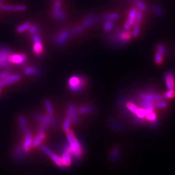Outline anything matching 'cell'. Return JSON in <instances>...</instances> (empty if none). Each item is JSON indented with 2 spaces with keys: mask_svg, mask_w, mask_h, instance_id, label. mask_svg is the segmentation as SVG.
<instances>
[{
  "mask_svg": "<svg viewBox=\"0 0 175 175\" xmlns=\"http://www.w3.org/2000/svg\"><path fill=\"white\" fill-rule=\"evenodd\" d=\"M66 134L67 143L68 145L69 149H70L73 158L75 160H80L83 155V147L81 143V142L76 138L74 132L70 129L65 131Z\"/></svg>",
  "mask_w": 175,
  "mask_h": 175,
  "instance_id": "6da1fadb",
  "label": "cell"
},
{
  "mask_svg": "<svg viewBox=\"0 0 175 175\" xmlns=\"http://www.w3.org/2000/svg\"><path fill=\"white\" fill-rule=\"evenodd\" d=\"M86 85V79L81 76H72L68 81L69 88L75 92H82L85 90Z\"/></svg>",
  "mask_w": 175,
  "mask_h": 175,
  "instance_id": "7a4b0ae2",
  "label": "cell"
},
{
  "mask_svg": "<svg viewBox=\"0 0 175 175\" xmlns=\"http://www.w3.org/2000/svg\"><path fill=\"white\" fill-rule=\"evenodd\" d=\"M131 37H132V34H130L129 32L118 29L115 33L112 35V39L115 42H118L120 44L124 45L130 40Z\"/></svg>",
  "mask_w": 175,
  "mask_h": 175,
  "instance_id": "3957f363",
  "label": "cell"
},
{
  "mask_svg": "<svg viewBox=\"0 0 175 175\" xmlns=\"http://www.w3.org/2000/svg\"><path fill=\"white\" fill-rule=\"evenodd\" d=\"M12 53L11 50L7 47H0V70L8 68L11 64L9 61V57Z\"/></svg>",
  "mask_w": 175,
  "mask_h": 175,
  "instance_id": "277c9868",
  "label": "cell"
},
{
  "mask_svg": "<svg viewBox=\"0 0 175 175\" xmlns=\"http://www.w3.org/2000/svg\"><path fill=\"white\" fill-rule=\"evenodd\" d=\"M40 149L42 151L48 156L51 159V160L58 167H59L60 169L64 168L60 156L56 154L55 153H54L51 149H49L48 147H47L45 145H41Z\"/></svg>",
  "mask_w": 175,
  "mask_h": 175,
  "instance_id": "5b68a950",
  "label": "cell"
},
{
  "mask_svg": "<svg viewBox=\"0 0 175 175\" xmlns=\"http://www.w3.org/2000/svg\"><path fill=\"white\" fill-rule=\"evenodd\" d=\"M60 158L64 167H68L71 165L73 156L67 143H64L62 146V152Z\"/></svg>",
  "mask_w": 175,
  "mask_h": 175,
  "instance_id": "8992f818",
  "label": "cell"
},
{
  "mask_svg": "<svg viewBox=\"0 0 175 175\" xmlns=\"http://www.w3.org/2000/svg\"><path fill=\"white\" fill-rule=\"evenodd\" d=\"M27 60V56L24 53H12L9 57L10 64L24 65Z\"/></svg>",
  "mask_w": 175,
  "mask_h": 175,
  "instance_id": "52a82bcc",
  "label": "cell"
},
{
  "mask_svg": "<svg viewBox=\"0 0 175 175\" xmlns=\"http://www.w3.org/2000/svg\"><path fill=\"white\" fill-rule=\"evenodd\" d=\"M140 97L141 100L149 101H160L163 99V97L162 95L153 92L141 93L140 94Z\"/></svg>",
  "mask_w": 175,
  "mask_h": 175,
  "instance_id": "ba28073f",
  "label": "cell"
},
{
  "mask_svg": "<svg viewBox=\"0 0 175 175\" xmlns=\"http://www.w3.org/2000/svg\"><path fill=\"white\" fill-rule=\"evenodd\" d=\"M78 111L74 104H70L67 109V116L71 119V123L76 125L79 121Z\"/></svg>",
  "mask_w": 175,
  "mask_h": 175,
  "instance_id": "9c48e42d",
  "label": "cell"
},
{
  "mask_svg": "<svg viewBox=\"0 0 175 175\" xmlns=\"http://www.w3.org/2000/svg\"><path fill=\"white\" fill-rule=\"evenodd\" d=\"M70 32L68 30H63L56 36L55 38V43L58 46H62L64 45V43L68 41V40L70 38Z\"/></svg>",
  "mask_w": 175,
  "mask_h": 175,
  "instance_id": "30bf717a",
  "label": "cell"
},
{
  "mask_svg": "<svg viewBox=\"0 0 175 175\" xmlns=\"http://www.w3.org/2000/svg\"><path fill=\"white\" fill-rule=\"evenodd\" d=\"M35 118L36 120L40 121L41 123H43L47 126L49 125H52L54 123V119L53 118V115H43L40 114H35Z\"/></svg>",
  "mask_w": 175,
  "mask_h": 175,
  "instance_id": "8fae6325",
  "label": "cell"
},
{
  "mask_svg": "<svg viewBox=\"0 0 175 175\" xmlns=\"http://www.w3.org/2000/svg\"><path fill=\"white\" fill-rule=\"evenodd\" d=\"M32 141H33V136L31 132H28L25 134L24 140L21 145H22V147L25 152H27L32 147Z\"/></svg>",
  "mask_w": 175,
  "mask_h": 175,
  "instance_id": "7c38bea8",
  "label": "cell"
},
{
  "mask_svg": "<svg viewBox=\"0 0 175 175\" xmlns=\"http://www.w3.org/2000/svg\"><path fill=\"white\" fill-rule=\"evenodd\" d=\"M0 9L6 11H24L27 7L24 5H2Z\"/></svg>",
  "mask_w": 175,
  "mask_h": 175,
  "instance_id": "4fadbf2b",
  "label": "cell"
},
{
  "mask_svg": "<svg viewBox=\"0 0 175 175\" xmlns=\"http://www.w3.org/2000/svg\"><path fill=\"white\" fill-rule=\"evenodd\" d=\"M165 82L168 90H174V76L173 73L169 72L164 76Z\"/></svg>",
  "mask_w": 175,
  "mask_h": 175,
  "instance_id": "5bb4252c",
  "label": "cell"
},
{
  "mask_svg": "<svg viewBox=\"0 0 175 175\" xmlns=\"http://www.w3.org/2000/svg\"><path fill=\"white\" fill-rule=\"evenodd\" d=\"M51 15L52 16L55 18L57 20H65V17H66V14H65V12L62 9L58 10H51Z\"/></svg>",
  "mask_w": 175,
  "mask_h": 175,
  "instance_id": "9a60e30c",
  "label": "cell"
},
{
  "mask_svg": "<svg viewBox=\"0 0 175 175\" xmlns=\"http://www.w3.org/2000/svg\"><path fill=\"white\" fill-rule=\"evenodd\" d=\"M97 18L96 16L93 15H90L88 16L87 18H85V20L83 21L82 25L84 27H89L90 26H92L96 22Z\"/></svg>",
  "mask_w": 175,
  "mask_h": 175,
  "instance_id": "2e32d148",
  "label": "cell"
},
{
  "mask_svg": "<svg viewBox=\"0 0 175 175\" xmlns=\"http://www.w3.org/2000/svg\"><path fill=\"white\" fill-rule=\"evenodd\" d=\"M18 122H19L21 131H22V132L24 134L29 132L27 121L24 116H20L19 118H18Z\"/></svg>",
  "mask_w": 175,
  "mask_h": 175,
  "instance_id": "e0dca14e",
  "label": "cell"
},
{
  "mask_svg": "<svg viewBox=\"0 0 175 175\" xmlns=\"http://www.w3.org/2000/svg\"><path fill=\"white\" fill-rule=\"evenodd\" d=\"M94 107L92 105L88 104L85 106H82L81 108H79L78 112L81 114H92L93 112H94Z\"/></svg>",
  "mask_w": 175,
  "mask_h": 175,
  "instance_id": "ac0fdd59",
  "label": "cell"
},
{
  "mask_svg": "<svg viewBox=\"0 0 175 175\" xmlns=\"http://www.w3.org/2000/svg\"><path fill=\"white\" fill-rule=\"evenodd\" d=\"M46 137V134L44 132H40L37 136H36L35 139H33V141H32V147H37L38 146L40 145L42 143V141L44 140V138Z\"/></svg>",
  "mask_w": 175,
  "mask_h": 175,
  "instance_id": "d6986e66",
  "label": "cell"
},
{
  "mask_svg": "<svg viewBox=\"0 0 175 175\" xmlns=\"http://www.w3.org/2000/svg\"><path fill=\"white\" fill-rule=\"evenodd\" d=\"M21 79V77L20 75H10L8 78H7L5 81L4 83L5 85H10L11 84L17 82L18 81H20Z\"/></svg>",
  "mask_w": 175,
  "mask_h": 175,
  "instance_id": "ffe728a7",
  "label": "cell"
},
{
  "mask_svg": "<svg viewBox=\"0 0 175 175\" xmlns=\"http://www.w3.org/2000/svg\"><path fill=\"white\" fill-rule=\"evenodd\" d=\"M32 50H33L34 53L37 56H40L43 53V44L42 42H36L34 43L33 47H32Z\"/></svg>",
  "mask_w": 175,
  "mask_h": 175,
  "instance_id": "44dd1931",
  "label": "cell"
},
{
  "mask_svg": "<svg viewBox=\"0 0 175 175\" xmlns=\"http://www.w3.org/2000/svg\"><path fill=\"white\" fill-rule=\"evenodd\" d=\"M24 73L27 75L34 76L39 75L40 70L38 68L36 67H27L24 70Z\"/></svg>",
  "mask_w": 175,
  "mask_h": 175,
  "instance_id": "7402d4cb",
  "label": "cell"
},
{
  "mask_svg": "<svg viewBox=\"0 0 175 175\" xmlns=\"http://www.w3.org/2000/svg\"><path fill=\"white\" fill-rule=\"evenodd\" d=\"M120 156V150L118 147H114L112 149L111 154H110V159L113 162H116L118 160Z\"/></svg>",
  "mask_w": 175,
  "mask_h": 175,
  "instance_id": "603a6c76",
  "label": "cell"
},
{
  "mask_svg": "<svg viewBox=\"0 0 175 175\" xmlns=\"http://www.w3.org/2000/svg\"><path fill=\"white\" fill-rule=\"evenodd\" d=\"M119 18V15L117 13H110L107 14H104L102 16V20L103 21H113L117 20Z\"/></svg>",
  "mask_w": 175,
  "mask_h": 175,
  "instance_id": "cb8c5ba5",
  "label": "cell"
},
{
  "mask_svg": "<svg viewBox=\"0 0 175 175\" xmlns=\"http://www.w3.org/2000/svg\"><path fill=\"white\" fill-rule=\"evenodd\" d=\"M132 1L134 4L136 5L137 8L139 9L140 10H141L143 12L147 10V6L143 1V0H132Z\"/></svg>",
  "mask_w": 175,
  "mask_h": 175,
  "instance_id": "d4e9b609",
  "label": "cell"
},
{
  "mask_svg": "<svg viewBox=\"0 0 175 175\" xmlns=\"http://www.w3.org/2000/svg\"><path fill=\"white\" fill-rule=\"evenodd\" d=\"M25 152L24 150L22 145H21V144H20L19 146H18V147H17L16 150L14 151V156H15V157L17 158H21L24 156Z\"/></svg>",
  "mask_w": 175,
  "mask_h": 175,
  "instance_id": "484cf974",
  "label": "cell"
},
{
  "mask_svg": "<svg viewBox=\"0 0 175 175\" xmlns=\"http://www.w3.org/2000/svg\"><path fill=\"white\" fill-rule=\"evenodd\" d=\"M31 24L29 22H26V23H24L23 24H21L20 25H19L16 29V30L18 32H20V33H21V32H24L25 31H26L27 30H29V29L30 28Z\"/></svg>",
  "mask_w": 175,
  "mask_h": 175,
  "instance_id": "4316f807",
  "label": "cell"
},
{
  "mask_svg": "<svg viewBox=\"0 0 175 175\" xmlns=\"http://www.w3.org/2000/svg\"><path fill=\"white\" fill-rule=\"evenodd\" d=\"M126 106L128 110H129L131 113H132L134 114H136L138 109V107H137V106L136 104H134L133 103H131V102H129V103H126Z\"/></svg>",
  "mask_w": 175,
  "mask_h": 175,
  "instance_id": "83f0119b",
  "label": "cell"
},
{
  "mask_svg": "<svg viewBox=\"0 0 175 175\" xmlns=\"http://www.w3.org/2000/svg\"><path fill=\"white\" fill-rule=\"evenodd\" d=\"M44 104L46 106V110L49 115H53V108L52 107V104L51 103V102L49 100H45Z\"/></svg>",
  "mask_w": 175,
  "mask_h": 175,
  "instance_id": "f1b7e54d",
  "label": "cell"
},
{
  "mask_svg": "<svg viewBox=\"0 0 175 175\" xmlns=\"http://www.w3.org/2000/svg\"><path fill=\"white\" fill-rule=\"evenodd\" d=\"M154 103L153 101H143L142 100L141 101L139 105L140 108H147L149 107H151V106H154Z\"/></svg>",
  "mask_w": 175,
  "mask_h": 175,
  "instance_id": "f546056e",
  "label": "cell"
},
{
  "mask_svg": "<svg viewBox=\"0 0 175 175\" xmlns=\"http://www.w3.org/2000/svg\"><path fill=\"white\" fill-rule=\"evenodd\" d=\"M71 124V119L70 118H68L67 116L66 118H65L64 123H63V125H62V129L64 131H67L68 130L70 129V125Z\"/></svg>",
  "mask_w": 175,
  "mask_h": 175,
  "instance_id": "4dcf8cb0",
  "label": "cell"
},
{
  "mask_svg": "<svg viewBox=\"0 0 175 175\" xmlns=\"http://www.w3.org/2000/svg\"><path fill=\"white\" fill-rule=\"evenodd\" d=\"M138 12V8L136 7H133L132 9H130L129 13V18L130 20H132L135 21V18L136 16V14Z\"/></svg>",
  "mask_w": 175,
  "mask_h": 175,
  "instance_id": "1f68e13d",
  "label": "cell"
},
{
  "mask_svg": "<svg viewBox=\"0 0 175 175\" xmlns=\"http://www.w3.org/2000/svg\"><path fill=\"white\" fill-rule=\"evenodd\" d=\"M85 30V27L83 26H77V27H75L74 28H73L71 29V34L74 35H80L81 34L82 32Z\"/></svg>",
  "mask_w": 175,
  "mask_h": 175,
  "instance_id": "d6a6232c",
  "label": "cell"
},
{
  "mask_svg": "<svg viewBox=\"0 0 175 175\" xmlns=\"http://www.w3.org/2000/svg\"><path fill=\"white\" fill-rule=\"evenodd\" d=\"M114 26V24L112 21H106L104 24V29L105 31H110Z\"/></svg>",
  "mask_w": 175,
  "mask_h": 175,
  "instance_id": "836d02e7",
  "label": "cell"
},
{
  "mask_svg": "<svg viewBox=\"0 0 175 175\" xmlns=\"http://www.w3.org/2000/svg\"><path fill=\"white\" fill-rule=\"evenodd\" d=\"M140 30V26L139 24L136 23L135 24H134V28L132 32V36H133V37L134 38L137 37L138 35H139Z\"/></svg>",
  "mask_w": 175,
  "mask_h": 175,
  "instance_id": "e575fe53",
  "label": "cell"
},
{
  "mask_svg": "<svg viewBox=\"0 0 175 175\" xmlns=\"http://www.w3.org/2000/svg\"><path fill=\"white\" fill-rule=\"evenodd\" d=\"M109 125L110 126V127H112V129L115 130H121L122 129L121 125L120 124L114 121H110L109 122Z\"/></svg>",
  "mask_w": 175,
  "mask_h": 175,
  "instance_id": "d590c367",
  "label": "cell"
},
{
  "mask_svg": "<svg viewBox=\"0 0 175 175\" xmlns=\"http://www.w3.org/2000/svg\"><path fill=\"white\" fill-rule=\"evenodd\" d=\"M152 9H153V11H154V12L156 14V15L158 16L163 15V10L158 5H154L152 7Z\"/></svg>",
  "mask_w": 175,
  "mask_h": 175,
  "instance_id": "8d00e7d4",
  "label": "cell"
},
{
  "mask_svg": "<svg viewBox=\"0 0 175 175\" xmlns=\"http://www.w3.org/2000/svg\"><path fill=\"white\" fill-rule=\"evenodd\" d=\"M143 19V12L141 10H138L136 18H135V23L140 24Z\"/></svg>",
  "mask_w": 175,
  "mask_h": 175,
  "instance_id": "74e56055",
  "label": "cell"
},
{
  "mask_svg": "<svg viewBox=\"0 0 175 175\" xmlns=\"http://www.w3.org/2000/svg\"><path fill=\"white\" fill-rule=\"evenodd\" d=\"M155 62L157 64H160L162 62L163 60V54H161L159 52H157L155 55V58H154Z\"/></svg>",
  "mask_w": 175,
  "mask_h": 175,
  "instance_id": "f35d334b",
  "label": "cell"
},
{
  "mask_svg": "<svg viewBox=\"0 0 175 175\" xmlns=\"http://www.w3.org/2000/svg\"><path fill=\"white\" fill-rule=\"evenodd\" d=\"M175 97V91L174 90H168L164 94V97L165 99H171Z\"/></svg>",
  "mask_w": 175,
  "mask_h": 175,
  "instance_id": "ab89813d",
  "label": "cell"
},
{
  "mask_svg": "<svg viewBox=\"0 0 175 175\" xmlns=\"http://www.w3.org/2000/svg\"><path fill=\"white\" fill-rule=\"evenodd\" d=\"M134 23L135 21L134 20H130L129 18V19L126 21L125 25H124V29H125V30H128V29H129L132 26V25L134 24Z\"/></svg>",
  "mask_w": 175,
  "mask_h": 175,
  "instance_id": "60d3db41",
  "label": "cell"
},
{
  "mask_svg": "<svg viewBox=\"0 0 175 175\" xmlns=\"http://www.w3.org/2000/svg\"><path fill=\"white\" fill-rule=\"evenodd\" d=\"M62 7V2L60 0H55V1L54 3V5L53 7V10H58L61 9Z\"/></svg>",
  "mask_w": 175,
  "mask_h": 175,
  "instance_id": "b9f144b4",
  "label": "cell"
},
{
  "mask_svg": "<svg viewBox=\"0 0 175 175\" xmlns=\"http://www.w3.org/2000/svg\"><path fill=\"white\" fill-rule=\"evenodd\" d=\"M29 31L31 35L37 33L38 31V27L36 25H31L30 28L29 29Z\"/></svg>",
  "mask_w": 175,
  "mask_h": 175,
  "instance_id": "7bdbcfd3",
  "label": "cell"
},
{
  "mask_svg": "<svg viewBox=\"0 0 175 175\" xmlns=\"http://www.w3.org/2000/svg\"><path fill=\"white\" fill-rule=\"evenodd\" d=\"M157 49H158V52L162 54H165L167 53V49L165 48V47L162 44H159L157 46Z\"/></svg>",
  "mask_w": 175,
  "mask_h": 175,
  "instance_id": "ee69618b",
  "label": "cell"
},
{
  "mask_svg": "<svg viewBox=\"0 0 175 175\" xmlns=\"http://www.w3.org/2000/svg\"><path fill=\"white\" fill-rule=\"evenodd\" d=\"M156 107L160 108H165L168 107V104H167L165 101H160L158 102L156 104Z\"/></svg>",
  "mask_w": 175,
  "mask_h": 175,
  "instance_id": "f6af8a7d",
  "label": "cell"
},
{
  "mask_svg": "<svg viewBox=\"0 0 175 175\" xmlns=\"http://www.w3.org/2000/svg\"><path fill=\"white\" fill-rule=\"evenodd\" d=\"M10 75V73L9 71H3L2 73L0 74V80H1V81H4L5 80L8 78V76Z\"/></svg>",
  "mask_w": 175,
  "mask_h": 175,
  "instance_id": "bcb514c9",
  "label": "cell"
},
{
  "mask_svg": "<svg viewBox=\"0 0 175 175\" xmlns=\"http://www.w3.org/2000/svg\"><path fill=\"white\" fill-rule=\"evenodd\" d=\"M32 41H33L34 43H36V42H42V40L40 36L37 33L34 34V35H32Z\"/></svg>",
  "mask_w": 175,
  "mask_h": 175,
  "instance_id": "7dc6e473",
  "label": "cell"
},
{
  "mask_svg": "<svg viewBox=\"0 0 175 175\" xmlns=\"http://www.w3.org/2000/svg\"><path fill=\"white\" fill-rule=\"evenodd\" d=\"M46 127H47V125H45V124L43 123H41L39 129H38V132H44L45 130L46 129Z\"/></svg>",
  "mask_w": 175,
  "mask_h": 175,
  "instance_id": "c3c4849f",
  "label": "cell"
},
{
  "mask_svg": "<svg viewBox=\"0 0 175 175\" xmlns=\"http://www.w3.org/2000/svg\"><path fill=\"white\" fill-rule=\"evenodd\" d=\"M146 114H149V113H151L154 112V106H151V107H149L147 108H145Z\"/></svg>",
  "mask_w": 175,
  "mask_h": 175,
  "instance_id": "681fc988",
  "label": "cell"
},
{
  "mask_svg": "<svg viewBox=\"0 0 175 175\" xmlns=\"http://www.w3.org/2000/svg\"><path fill=\"white\" fill-rule=\"evenodd\" d=\"M4 85H5L4 81H1V80H0V88H1L3 87Z\"/></svg>",
  "mask_w": 175,
  "mask_h": 175,
  "instance_id": "f907efd6",
  "label": "cell"
},
{
  "mask_svg": "<svg viewBox=\"0 0 175 175\" xmlns=\"http://www.w3.org/2000/svg\"><path fill=\"white\" fill-rule=\"evenodd\" d=\"M0 92H1V89H0Z\"/></svg>",
  "mask_w": 175,
  "mask_h": 175,
  "instance_id": "816d5d0a",
  "label": "cell"
},
{
  "mask_svg": "<svg viewBox=\"0 0 175 175\" xmlns=\"http://www.w3.org/2000/svg\"><path fill=\"white\" fill-rule=\"evenodd\" d=\"M54 1H55V0H54Z\"/></svg>",
  "mask_w": 175,
  "mask_h": 175,
  "instance_id": "f5cc1de1",
  "label": "cell"
}]
</instances>
